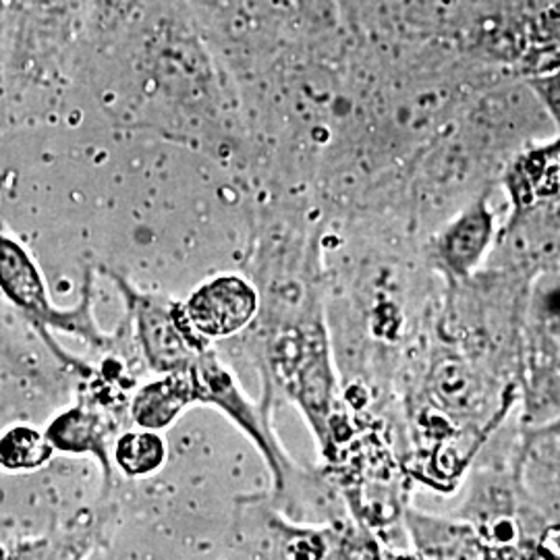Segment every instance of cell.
<instances>
[{
  "mask_svg": "<svg viewBox=\"0 0 560 560\" xmlns=\"http://www.w3.org/2000/svg\"><path fill=\"white\" fill-rule=\"evenodd\" d=\"M532 275L488 264L446 284L407 381V471L453 490L520 400L523 305Z\"/></svg>",
  "mask_w": 560,
  "mask_h": 560,
  "instance_id": "cell-1",
  "label": "cell"
},
{
  "mask_svg": "<svg viewBox=\"0 0 560 560\" xmlns=\"http://www.w3.org/2000/svg\"><path fill=\"white\" fill-rule=\"evenodd\" d=\"M252 328L254 360L264 378L261 402L284 399L300 409L322 457L339 459L355 428L340 400V386L326 326L324 301L314 282H280L260 291Z\"/></svg>",
  "mask_w": 560,
  "mask_h": 560,
  "instance_id": "cell-2",
  "label": "cell"
},
{
  "mask_svg": "<svg viewBox=\"0 0 560 560\" xmlns=\"http://www.w3.org/2000/svg\"><path fill=\"white\" fill-rule=\"evenodd\" d=\"M233 532L237 548L256 560H395L360 520H291L270 497L241 499Z\"/></svg>",
  "mask_w": 560,
  "mask_h": 560,
  "instance_id": "cell-3",
  "label": "cell"
},
{
  "mask_svg": "<svg viewBox=\"0 0 560 560\" xmlns=\"http://www.w3.org/2000/svg\"><path fill=\"white\" fill-rule=\"evenodd\" d=\"M0 295L38 332L50 353L73 370H85L78 360L62 351L55 335H69L104 349L108 347V335L94 316V282L85 275L81 298L73 307H59L52 298L40 266L20 241L0 231Z\"/></svg>",
  "mask_w": 560,
  "mask_h": 560,
  "instance_id": "cell-4",
  "label": "cell"
},
{
  "mask_svg": "<svg viewBox=\"0 0 560 560\" xmlns=\"http://www.w3.org/2000/svg\"><path fill=\"white\" fill-rule=\"evenodd\" d=\"M521 428L560 418V260L527 284L520 340Z\"/></svg>",
  "mask_w": 560,
  "mask_h": 560,
  "instance_id": "cell-5",
  "label": "cell"
},
{
  "mask_svg": "<svg viewBox=\"0 0 560 560\" xmlns=\"http://www.w3.org/2000/svg\"><path fill=\"white\" fill-rule=\"evenodd\" d=\"M108 275L133 322L143 361L156 376L187 370L212 347V342L191 326L183 301L140 291L117 272Z\"/></svg>",
  "mask_w": 560,
  "mask_h": 560,
  "instance_id": "cell-6",
  "label": "cell"
},
{
  "mask_svg": "<svg viewBox=\"0 0 560 560\" xmlns=\"http://www.w3.org/2000/svg\"><path fill=\"white\" fill-rule=\"evenodd\" d=\"M497 219L488 200L474 201L446 222L425 247L428 268L446 284H459L480 272L497 245Z\"/></svg>",
  "mask_w": 560,
  "mask_h": 560,
  "instance_id": "cell-7",
  "label": "cell"
},
{
  "mask_svg": "<svg viewBox=\"0 0 560 560\" xmlns=\"http://www.w3.org/2000/svg\"><path fill=\"white\" fill-rule=\"evenodd\" d=\"M260 289L241 275H219L203 280L183 301L185 314L203 339H233L247 330L260 312Z\"/></svg>",
  "mask_w": 560,
  "mask_h": 560,
  "instance_id": "cell-8",
  "label": "cell"
},
{
  "mask_svg": "<svg viewBox=\"0 0 560 560\" xmlns=\"http://www.w3.org/2000/svg\"><path fill=\"white\" fill-rule=\"evenodd\" d=\"M511 459L523 492L546 520L560 527V418L521 428Z\"/></svg>",
  "mask_w": 560,
  "mask_h": 560,
  "instance_id": "cell-9",
  "label": "cell"
},
{
  "mask_svg": "<svg viewBox=\"0 0 560 560\" xmlns=\"http://www.w3.org/2000/svg\"><path fill=\"white\" fill-rule=\"evenodd\" d=\"M402 520L416 548L411 560H499L492 546L465 520H439L416 509H405Z\"/></svg>",
  "mask_w": 560,
  "mask_h": 560,
  "instance_id": "cell-10",
  "label": "cell"
},
{
  "mask_svg": "<svg viewBox=\"0 0 560 560\" xmlns=\"http://www.w3.org/2000/svg\"><path fill=\"white\" fill-rule=\"evenodd\" d=\"M50 446L65 455H92L101 463L106 486L113 480V442L104 413L88 402H78L55 416L44 430Z\"/></svg>",
  "mask_w": 560,
  "mask_h": 560,
  "instance_id": "cell-11",
  "label": "cell"
},
{
  "mask_svg": "<svg viewBox=\"0 0 560 560\" xmlns=\"http://www.w3.org/2000/svg\"><path fill=\"white\" fill-rule=\"evenodd\" d=\"M194 405H198L196 384L187 368L180 372L159 374L154 381L145 382L133 395L129 413L138 428L162 432Z\"/></svg>",
  "mask_w": 560,
  "mask_h": 560,
  "instance_id": "cell-12",
  "label": "cell"
},
{
  "mask_svg": "<svg viewBox=\"0 0 560 560\" xmlns=\"http://www.w3.org/2000/svg\"><path fill=\"white\" fill-rule=\"evenodd\" d=\"M166 455V441L162 432L154 430H129L113 442V465L127 478H148L156 474Z\"/></svg>",
  "mask_w": 560,
  "mask_h": 560,
  "instance_id": "cell-13",
  "label": "cell"
},
{
  "mask_svg": "<svg viewBox=\"0 0 560 560\" xmlns=\"http://www.w3.org/2000/svg\"><path fill=\"white\" fill-rule=\"evenodd\" d=\"M55 448L46 434L30 423H18L0 434V469L36 471L52 459Z\"/></svg>",
  "mask_w": 560,
  "mask_h": 560,
  "instance_id": "cell-14",
  "label": "cell"
},
{
  "mask_svg": "<svg viewBox=\"0 0 560 560\" xmlns=\"http://www.w3.org/2000/svg\"><path fill=\"white\" fill-rule=\"evenodd\" d=\"M0 363L9 365V368L15 370L18 374L32 376V361H30V358L18 347L13 335L4 328L2 320H0Z\"/></svg>",
  "mask_w": 560,
  "mask_h": 560,
  "instance_id": "cell-15",
  "label": "cell"
},
{
  "mask_svg": "<svg viewBox=\"0 0 560 560\" xmlns=\"http://www.w3.org/2000/svg\"><path fill=\"white\" fill-rule=\"evenodd\" d=\"M69 560H80V559H69Z\"/></svg>",
  "mask_w": 560,
  "mask_h": 560,
  "instance_id": "cell-16",
  "label": "cell"
}]
</instances>
